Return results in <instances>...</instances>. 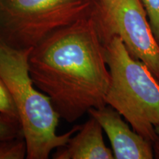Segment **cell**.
Masks as SVG:
<instances>
[{"mask_svg": "<svg viewBox=\"0 0 159 159\" xmlns=\"http://www.w3.org/2000/svg\"><path fill=\"white\" fill-rule=\"evenodd\" d=\"M108 137L114 158L152 159L154 158L152 144L136 133L125 122L118 111L106 105L89 110Z\"/></svg>", "mask_w": 159, "mask_h": 159, "instance_id": "6", "label": "cell"}, {"mask_svg": "<svg viewBox=\"0 0 159 159\" xmlns=\"http://www.w3.org/2000/svg\"><path fill=\"white\" fill-rule=\"evenodd\" d=\"M98 0H0V41L33 48L53 32L94 13Z\"/></svg>", "mask_w": 159, "mask_h": 159, "instance_id": "4", "label": "cell"}, {"mask_svg": "<svg viewBox=\"0 0 159 159\" xmlns=\"http://www.w3.org/2000/svg\"><path fill=\"white\" fill-rule=\"evenodd\" d=\"M102 128L91 116L71 137L66 144L57 149L55 159H114V156L105 144Z\"/></svg>", "mask_w": 159, "mask_h": 159, "instance_id": "7", "label": "cell"}, {"mask_svg": "<svg viewBox=\"0 0 159 159\" xmlns=\"http://www.w3.org/2000/svg\"><path fill=\"white\" fill-rule=\"evenodd\" d=\"M94 12L52 33L29 55L35 87L49 97L60 118L70 123L106 105L110 72Z\"/></svg>", "mask_w": 159, "mask_h": 159, "instance_id": "1", "label": "cell"}, {"mask_svg": "<svg viewBox=\"0 0 159 159\" xmlns=\"http://www.w3.org/2000/svg\"><path fill=\"white\" fill-rule=\"evenodd\" d=\"M105 54L110 72L105 104L153 144L159 125V81L144 63L130 54L119 37H111L105 43Z\"/></svg>", "mask_w": 159, "mask_h": 159, "instance_id": "3", "label": "cell"}, {"mask_svg": "<svg viewBox=\"0 0 159 159\" xmlns=\"http://www.w3.org/2000/svg\"><path fill=\"white\" fill-rule=\"evenodd\" d=\"M23 136L19 120L0 114V141Z\"/></svg>", "mask_w": 159, "mask_h": 159, "instance_id": "9", "label": "cell"}, {"mask_svg": "<svg viewBox=\"0 0 159 159\" xmlns=\"http://www.w3.org/2000/svg\"><path fill=\"white\" fill-rule=\"evenodd\" d=\"M27 158V145L24 136L0 141V159Z\"/></svg>", "mask_w": 159, "mask_h": 159, "instance_id": "8", "label": "cell"}, {"mask_svg": "<svg viewBox=\"0 0 159 159\" xmlns=\"http://www.w3.org/2000/svg\"><path fill=\"white\" fill-rule=\"evenodd\" d=\"M31 49L14 48L0 41V79L14 102L27 145V158L47 159L52 151L66 144L81 125L57 134L61 118L49 97L35 87L30 74Z\"/></svg>", "mask_w": 159, "mask_h": 159, "instance_id": "2", "label": "cell"}, {"mask_svg": "<svg viewBox=\"0 0 159 159\" xmlns=\"http://www.w3.org/2000/svg\"><path fill=\"white\" fill-rule=\"evenodd\" d=\"M0 114L19 119L16 108L12 99L11 93L1 79H0Z\"/></svg>", "mask_w": 159, "mask_h": 159, "instance_id": "11", "label": "cell"}, {"mask_svg": "<svg viewBox=\"0 0 159 159\" xmlns=\"http://www.w3.org/2000/svg\"><path fill=\"white\" fill-rule=\"evenodd\" d=\"M144 6L151 28L159 43V0H141Z\"/></svg>", "mask_w": 159, "mask_h": 159, "instance_id": "10", "label": "cell"}, {"mask_svg": "<svg viewBox=\"0 0 159 159\" xmlns=\"http://www.w3.org/2000/svg\"><path fill=\"white\" fill-rule=\"evenodd\" d=\"M94 15L105 43L119 37L159 81V43L141 0H98Z\"/></svg>", "mask_w": 159, "mask_h": 159, "instance_id": "5", "label": "cell"}, {"mask_svg": "<svg viewBox=\"0 0 159 159\" xmlns=\"http://www.w3.org/2000/svg\"><path fill=\"white\" fill-rule=\"evenodd\" d=\"M156 132L157 134V139L156 142H154L153 145V151H154V156H156L157 158H159V125H157L156 127Z\"/></svg>", "mask_w": 159, "mask_h": 159, "instance_id": "12", "label": "cell"}]
</instances>
